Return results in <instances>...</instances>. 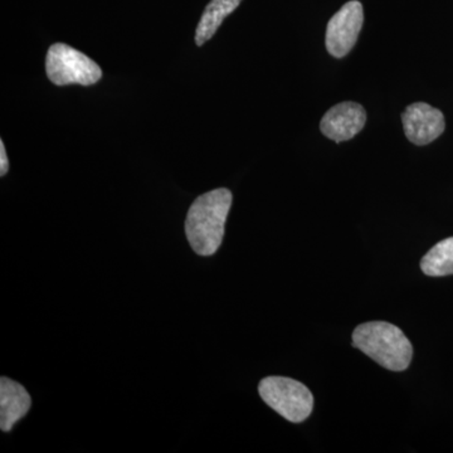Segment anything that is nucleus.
I'll return each instance as SVG.
<instances>
[{"label": "nucleus", "mask_w": 453, "mask_h": 453, "mask_svg": "<svg viewBox=\"0 0 453 453\" xmlns=\"http://www.w3.org/2000/svg\"><path fill=\"white\" fill-rule=\"evenodd\" d=\"M353 347L388 371L403 372L412 362L410 340L399 327L386 321H371L357 326Z\"/></svg>", "instance_id": "obj_2"}, {"label": "nucleus", "mask_w": 453, "mask_h": 453, "mask_svg": "<svg viewBox=\"0 0 453 453\" xmlns=\"http://www.w3.org/2000/svg\"><path fill=\"white\" fill-rule=\"evenodd\" d=\"M258 392L268 407L292 423L305 421L314 408V396L308 387L291 378H264Z\"/></svg>", "instance_id": "obj_3"}, {"label": "nucleus", "mask_w": 453, "mask_h": 453, "mask_svg": "<svg viewBox=\"0 0 453 453\" xmlns=\"http://www.w3.org/2000/svg\"><path fill=\"white\" fill-rule=\"evenodd\" d=\"M423 273L431 277L453 275V237L441 241L422 258Z\"/></svg>", "instance_id": "obj_10"}, {"label": "nucleus", "mask_w": 453, "mask_h": 453, "mask_svg": "<svg viewBox=\"0 0 453 453\" xmlns=\"http://www.w3.org/2000/svg\"><path fill=\"white\" fill-rule=\"evenodd\" d=\"M405 136L414 145L431 144L445 131V116L426 103L412 104L402 113Z\"/></svg>", "instance_id": "obj_6"}, {"label": "nucleus", "mask_w": 453, "mask_h": 453, "mask_svg": "<svg viewBox=\"0 0 453 453\" xmlns=\"http://www.w3.org/2000/svg\"><path fill=\"white\" fill-rule=\"evenodd\" d=\"M32 399L22 384L2 377L0 380V428L3 432L12 428L28 413Z\"/></svg>", "instance_id": "obj_8"}, {"label": "nucleus", "mask_w": 453, "mask_h": 453, "mask_svg": "<svg viewBox=\"0 0 453 453\" xmlns=\"http://www.w3.org/2000/svg\"><path fill=\"white\" fill-rule=\"evenodd\" d=\"M9 170V162L7 157V151H5L4 142H0V175L4 177Z\"/></svg>", "instance_id": "obj_11"}, {"label": "nucleus", "mask_w": 453, "mask_h": 453, "mask_svg": "<svg viewBox=\"0 0 453 453\" xmlns=\"http://www.w3.org/2000/svg\"><path fill=\"white\" fill-rule=\"evenodd\" d=\"M363 23L365 12L362 3L357 0L345 3L327 23L325 37L327 52L335 58L347 56L356 46Z\"/></svg>", "instance_id": "obj_5"}, {"label": "nucleus", "mask_w": 453, "mask_h": 453, "mask_svg": "<svg viewBox=\"0 0 453 453\" xmlns=\"http://www.w3.org/2000/svg\"><path fill=\"white\" fill-rule=\"evenodd\" d=\"M232 199L231 190L219 188L198 196L190 205L186 219V234L196 255L211 256L219 251L225 237Z\"/></svg>", "instance_id": "obj_1"}, {"label": "nucleus", "mask_w": 453, "mask_h": 453, "mask_svg": "<svg viewBox=\"0 0 453 453\" xmlns=\"http://www.w3.org/2000/svg\"><path fill=\"white\" fill-rule=\"evenodd\" d=\"M366 122L365 107L357 103L338 104L321 119L320 129L326 138L335 142L353 139L363 130Z\"/></svg>", "instance_id": "obj_7"}, {"label": "nucleus", "mask_w": 453, "mask_h": 453, "mask_svg": "<svg viewBox=\"0 0 453 453\" xmlns=\"http://www.w3.org/2000/svg\"><path fill=\"white\" fill-rule=\"evenodd\" d=\"M242 0H211L203 12L196 31V46H203L216 35L223 20L240 7Z\"/></svg>", "instance_id": "obj_9"}, {"label": "nucleus", "mask_w": 453, "mask_h": 453, "mask_svg": "<svg viewBox=\"0 0 453 453\" xmlns=\"http://www.w3.org/2000/svg\"><path fill=\"white\" fill-rule=\"evenodd\" d=\"M46 73L50 81L56 86H91L103 77V71L96 62L65 43H55L50 47Z\"/></svg>", "instance_id": "obj_4"}]
</instances>
